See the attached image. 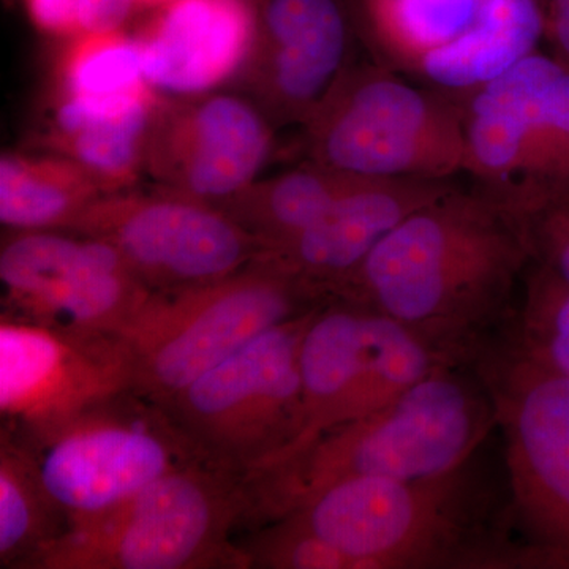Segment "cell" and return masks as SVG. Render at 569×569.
Listing matches in <instances>:
<instances>
[{
    "instance_id": "cell-28",
    "label": "cell",
    "mask_w": 569,
    "mask_h": 569,
    "mask_svg": "<svg viewBox=\"0 0 569 569\" xmlns=\"http://www.w3.org/2000/svg\"><path fill=\"white\" fill-rule=\"evenodd\" d=\"M250 567L274 569H355L342 550L329 545L295 519L280 518L249 550Z\"/></svg>"
},
{
    "instance_id": "cell-5",
    "label": "cell",
    "mask_w": 569,
    "mask_h": 569,
    "mask_svg": "<svg viewBox=\"0 0 569 569\" xmlns=\"http://www.w3.org/2000/svg\"><path fill=\"white\" fill-rule=\"evenodd\" d=\"M323 305L309 284L257 260L216 282L151 291L116 336L133 391L162 406L268 329Z\"/></svg>"
},
{
    "instance_id": "cell-21",
    "label": "cell",
    "mask_w": 569,
    "mask_h": 569,
    "mask_svg": "<svg viewBox=\"0 0 569 569\" xmlns=\"http://www.w3.org/2000/svg\"><path fill=\"white\" fill-rule=\"evenodd\" d=\"M362 179L366 178L313 163L271 181L253 182L227 200L228 208L223 211L260 241L263 253L266 247L299 233L320 219Z\"/></svg>"
},
{
    "instance_id": "cell-3",
    "label": "cell",
    "mask_w": 569,
    "mask_h": 569,
    "mask_svg": "<svg viewBox=\"0 0 569 569\" xmlns=\"http://www.w3.org/2000/svg\"><path fill=\"white\" fill-rule=\"evenodd\" d=\"M470 366H443L376 413L332 427L252 479L254 503L276 519L356 478L417 479L462 467L497 427L488 388Z\"/></svg>"
},
{
    "instance_id": "cell-30",
    "label": "cell",
    "mask_w": 569,
    "mask_h": 569,
    "mask_svg": "<svg viewBox=\"0 0 569 569\" xmlns=\"http://www.w3.org/2000/svg\"><path fill=\"white\" fill-rule=\"evenodd\" d=\"M82 0H28L29 13L40 29L54 33L81 31Z\"/></svg>"
},
{
    "instance_id": "cell-25",
    "label": "cell",
    "mask_w": 569,
    "mask_h": 569,
    "mask_svg": "<svg viewBox=\"0 0 569 569\" xmlns=\"http://www.w3.org/2000/svg\"><path fill=\"white\" fill-rule=\"evenodd\" d=\"M62 516L41 485L31 452L18 438L2 430L0 443V563L22 567L62 530Z\"/></svg>"
},
{
    "instance_id": "cell-33",
    "label": "cell",
    "mask_w": 569,
    "mask_h": 569,
    "mask_svg": "<svg viewBox=\"0 0 569 569\" xmlns=\"http://www.w3.org/2000/svg\"><path fill=\"white\" fill-rule=\"evenodd\" d=\"M171 2H174V0H137L140 6H168Z\"/></svg>"
},
{
    "instance_id": "cell-24",
    "label": "cell",
    "mask_w": 569,
    "mask_h": 569,
    "mask_svg": "<svg viewBox=\"0 0 569 569\" xmlns=\"http://www.w3.org/2000/svg\"><path fill=\"white\" fill-rule=\"evenodd\" d=\"M489 0H359L373 40L389 58L417 69L481 17Z\"/></svg>"
},
{
    "instance_id": "cell-17",
    "label": "cell",
    "mask_w": 569,
    "mask_h": 569,
    "mask_svg": "<svg viewBox=\"0 0 569 569\" xmlns=\"http://www.w3.org/2000/svg\"><path fill=\"white\" fill-rule=\"evenodd\" d=\"M545 32L542 0H489L468 31L415 70L438 88L473 92L537 52Z\"/></svg>"
},
{
    "instance_id": "cell-2",
    "label": "cell",
    "mask_w": 569,
    "mask_h": 569,
    "mask_svg": "<svg viewBox=\"0 0 569 569\" xmlns=\"http://www.w3.org/2000/svg\"><path fill=\"white\" fill-rule=\"evenodd\" d=\"M287 516L355 569H530L508 501L497 500L470 460L437 477L347 479Z\"/></svg>"
},
{
    "instance_id": "cell-22",
    "label": "cell",
    "mask_w": 569,
    "mask_h": 569,
    "mask_svg": "<svg viewBox=\"0 0 569 569\" xmlns=\"http://www.w3.org/2000/svg\"><path fill=\"white\" fill-rule=\"evenodd\" d=\"M365 365L353 388L337 408L328 430L376 413L440 367L451 366L407 326L372 310L365 309Z\"/></svg>"
},
{
    "instance_id": "cell-8",
    "label": "cell",
    "mask_w": 569,
    "mask_h": 569,
    "mask_svg": "<svg viewBox=\"0 0 569 569\" xmlns=\"http://www.w3.org/2000/svg\"><path fill=\"white\" fill-rule=\"evenodd\" d=\"M313 163L370 179L445 181L466 171V118L383 69L337 78L306 119Z\"/></svg>"
},
{
    "instance_id": "cell-9",
    "label": "cell",
    "mask_w": 569,
    "mask_h": 569,
    "mask_svg": "<svg viewBox=\"0 0 569 569\" xmlns=\"http://www.w3.org/2000/svg\"><path fill=\"white\" fill-rule=\"evenodd\" d=\"M18 440L67 526L110 511L171 471L212 462L160 403L133 389L43 436Z\"/></svg>"
},
{
    "instance_id": "cell-19",
    "label": "cell",
    "mask_w": 569,
    "mask_h": 569,
    "mask_svg": "<svg viewBox=\"0 0 569 569\" xmlns=\"http://www.w3.org/2000/svg\"><path fill=\"white\" fill-rule=\"evenodd\" d=\"M103 194L102 183L71 159L3 156L0 162V220L7 227L71 228Z\"/></svg>"
},
{
    "instance_id": "cell-7",
    "label": "cell",
    "mask_w": 569,
    "mask_h": 569,
    "mask_svg": "<svg viewBox=\"0 0 569 569\" xmlns=\"http://www.w3.org/2000/svg\"><path fill=\"white\" fill-rule=\"evenodd\" d=\"M320 307L268 329L162 403L206 458L249 479L287 459L305 426L299 353Z\"/></svg>"
},
{
    "instance_id": "cell-6",
    "label": "cell",
    "mask_w": 569,
    "mask_h": 569,
    "mask_svg": "<svg viewBox=\"0 0 569 569\" xmlns=\"http://www.w3.org/2000/svg\"><path fill=\"white\" fill-rule=\"evenodd\" d=\"M505 437L508 508L530 569H569V377L490 339L470 362Z\"/></svg>"
},
{
    "instance_id": "cell-27",
    "label": "cell",
    "mask_w": 569,
    "mask_h": 569,
    "mask_svg": "<svg viewBox=\"0 0 569 569\" xmlns=\"http://www.w3.org/2000/svg\"><path fill=\"white\" fill-rule=\"evenodd\" d=\"M531 121L548 204L569 197V67L557 58L531 102Z\"/></svg>"
},
{
    "instance_id": "cell-13",
    "label": "cell",
    "mask_w": 569,
    "mask_h": 569,
    "mask_svg": "<svg viewBox=\"0 0 569 569\" xmlns=\"http://www.w3.org/2000/svg\"><path fill=\"white\" fill-rule=\"evenodd\" d=\"M269 149L263 119L234 97L156 112L146 163L170 192L230 200L252 186Z\"/></svg>"
},
{
    "instance_id": "cell-26",
    "label": "cell",
    "mask_w": 569,
    "mask_h": 569,
    "mask_svg": "<svg viewBox=\"0 0 569 569\" xmlns=\"http://www.w3.org/2000/svg\"><path fill=\"white\" fill-rule=\"evenodd\" d=\"M509 346L569 377V284L539 263L526 279L518 312L507 323Z\"/></svg>"
},
{
    "instance_id": "cell-34",
    "label": "cell",
    "mask_w": 569,
    "mask_h": 569,
    "mask_svg": "<svg viewBox=\"0 0 569 569\" xmlns=\"http://www.w3.org/2000/svg\"><path fill=\"white\" fill-rule=\"evenodd\" d=\"M542 2H545V0H542Z\"/></svg>"
},
{
    "instance_id": "cell-10",
    "label": "cell",
    "mask_w": 569,
    "mask_h": 569,
    "mask_svg": "<svg viewBox=\"0 0 569 569\" xmlns=\"http://www.w3.org/2000/svg\"><path fill=\"white\" fill-rule=\"evenodd\" d=\"M70 230L110 242L152 291L216 282L261 257L230 213L174 192L103 194Z\"/></svg>"
},
{
    "instance_id": "cell-18",
    "label": "cell",
    "mask_w": 569,
    "mask_h": 569,
    "mask_svg": "<svg viewBox=\"0 0 569 569\" xmlns=\"http://www.w3.org/2000/svg\"><path fill=\"white\" fill-rule=\"evenodd\" d=\"M366 353L365 309L343 301L321 306L307 328L299 353L305 426L284 460L309 447L328 429L337 408L358 380Z\"/></svg>"
},
{
    "instance_id": "cell-4",
    "label": "cell",
    "mask_w": 569,
    "mask_h": 569,
    "mask_svg": "<svg viewBox=\"0 0 569 569\" xmlns=\"http://www.w3.org/2000/svg\"><path fill=\"white\" fill-rule=\"evenodd\" d=\"M254 509L252 482L213 462L179 468L97 518L70 523L26 561L39 569L250 567L231 531Z\"/></svg>"
},
{
    "instance_id": "cell-20",
    "label": "cell",
    "mask_w": 569,
    "mask_h": 569,
    "mask_svg": "<svg viewBox=\"0 0 569 569\" xmlns=\"http://www.w3.org/2000/svg\"><path fill=\"white\" fill-rule=\"evenodd\" d=\"M67 100L81 114H119L157 104L140 41L118 31L84 32L63 62Z\"/></svg>"
},
{
    "instance_id": "cell-32",
    "label": "cell",
    "mask_w": 569,
    "mask_h": 569,
    "mask_svg": "<svg viewBox=\"0 0 569 569\" xmlns=\"http://www.w3.org/2000/svg\"><path fill=\"white\" fill-rule=\"evenodd\" d=\"M545 17L552 56L569 67V0H545Z\"/></svg>"
},
{
    "instance_id": "cell-23",
    "label": "cell",
    "mask_w": 569,
    "mask_h": 569,
    "mask_svg": "<svg viewBox=\"0 0 569 569\" xmlns=\"http://www.w3.org/2000/svg\"><path fill=\"white\" fill-rule=\"evenodd\" d=\"M159 104L119 114H81L62 107L58 111V142L71 160L97 179L107 193L133 182L146 162L149 133Z\"/></svg>"
},
{
    "instance_id": "cell-31",
    "label": "cell",
    "mask_w": 569,
    "mask_h": 569,
    "mask_svg": "<svg viewBox=\"0 0 569 569\" xmlns=\"http://www.w3.org/2000/svg\"><path fill=\"white\" fill-rule=\"evenodd\" d=\"M137 0H82L81 31H118Z\"/></svg>"
},
{
    "instance_id": "cell-12",
    "label": "cell",
    "mask_w": 569,
    "mask_h": 569,
    "mask_svg": "<svg viewBox=\"0 0 569 569\" xmlns=\"http://www.w3.org/2000/svg\"><path fill=\"white\" fill-rule=\"evenodd\" d=\"M9 316L50 328L118 335L151 288L102 239L28 230L0 253Z\"/></svg>"
},
{
    "instance_id": "cell-15",
    "label": "cell",
    "mask_w": 569,
    "mask_h": 569,
    "mask_svg": "<svg viewBox=\"0 0 569 569\" xmlns=\"http://www.w3.org/2000/svg\"><path fill=\"white\" fill-rule=\"evenodd\" d=\"M253 37L254 18L244 0H174L138 41L148 81L187 93L230 77Z\"/></svg>"
},
{
    "instance_id": "cell-16",
    "label": "cell",
    "mask_w": 569,
    "mask_h": 569,
    "mask_svg": "<svg viewBox=\"0 0 569 569\" xmlns=\"http://www.w3.org/2000/svg\"><path fill=\"white\" fill-rule=\"evenodd\" d=\"M348 28L339 0H268L263 88L288 118H309L332 88L346 56Z\"/></svg>"
},
{
    "instance_id": "cell-14",
    "label": "cell",
    "mask_w": 569,
    "mask_h": 569,
    "mask_svg": "<svg viewBox=\"0 0 569 569\" xmlns=\"http://www.w3.org/2000/svg\"><path fill=\"white\" fill-rule=\"evenodd\" d=\"M451 189L445 181L426 179H362L316 222L266 247L260 260L325 299L335 298L340 283L397 224Z\"/></svg>"
},
{
    "instance_id": "cell-1",
    "label": "cell",
    "mask_w": 569,
    "mask_h": 569,
    "mask_svg": "<svg viewBox=\"0 0 569 569\" xmlns=\"http://www.w3.org/2000/svg\"><path fill=\"white\" fill-rule=\"evenodd\" d=\"M531 260L522 220L488 193L451 189L397 224L335 298L407 326L448 365L470 366L511 320Z\"/></svg>"
},
{
    "instance_id": "cell-29",
    "label": "cell",
    "mask_w": 569,
    "mask_h": 569,
    "mask_svg": "<svg viewBox=\"0 0 569 569\" xmlns=\"http://www.w3.org/2000/svg\"><path fill=\"white\" fill-rule=\"evenodd\" d=\"M535 260L569 284V197L550 201L526 222Z\"/></svg>"
},
{
    "instance_id": "cell-11",
    "label": "cell",
    "mask_w": 569,
    "mask_h": 569,
    "mask_svg": "<svg viewBox=\"0 0 569 569\" xmlns=\"http://www.w3.org/2000/svg\"><path fill=\"white\" fill-rule=\"evenodd\" d=\"M133 389L129 351L114 335L67 331L3 313L0 411L18 438L43 436Z\"/></svg>"
}]
</instances>
